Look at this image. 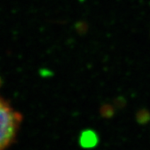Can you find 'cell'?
Wrapping results in <instances>:
<instances>
[{
  "label": "cell",
  "instance_id": "cell-1",
  "mask_svg": "<svg viewBox=\"0 0 150 150\" xmlns=\"http://www.w3.org/2000/svg\"><path fill=\"white\" fill-rule=\"evenodd\" d=\"M23 115L0 97V150H6L16 138Z\"/></svg>",
  "mask_w": 150,
  "mask_h": 150
},
{
  "label": "cell",
  "instance_id": "cell-2",
  "mask_svg": "<svg viewBox=\"0 0 150 150\" xmlns=\"http://www.w3.org/2000/svg\"><path fill=\"white\" fill-rule=\"evenodd\" d=\"M98 135L94 130L86 129L83 130L79 137V144L83 149H93L98 144Z\"/></svg>",
  "mask_w": 150,
  "mask_h": 150
},
{
  "label": "cell",
  "instance_id": "cell-3",
  "mask_svg": "<svg viewBox=\"0 0 150 150\" xmlns=\"http://www.w3.org/2000/svg\"><path fill=\"white\" fill-rule=\"evenodd\" d=\"M137 122L141 124H147L150 121V112L147 109H140L136 114Z\"/></svg>",
  "mask_w": 150,
  "mask_h": 150
},
{
  "label": "cell",
  "instance_id": "cell-4",
  "mask_svg": "<svg viewBox=\"0 0 150 150\" xmlns=\"http://www.w3.org/2000/svg\"><path fill=\"white\" fill-rule=\"evenodd\" d=\"M114 108L110 104H104L100 108V114L103 118H111L114 115Z\"/></svg>",
  "mask_w": 150,
  "mask_h": 150
}]
</instances>
